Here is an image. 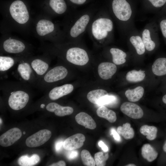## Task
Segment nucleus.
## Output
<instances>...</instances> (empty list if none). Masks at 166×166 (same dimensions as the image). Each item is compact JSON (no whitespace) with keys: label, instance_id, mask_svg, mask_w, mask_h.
<instances>
[{"label":"nucleus","instance_id":"obj_14","mask_svg":"<svg viewBox=\"0 0 166 166\" xmlns=\"http://www.w3.org/2000/svg\"><path fill=\"white\" fill-rule=\"evenodd\" d=\"M46 8L54 14L61 15L69 13L70 6L66 0H46L43 4Z\"/></svg>","mask_w":166,"mask_h":166},{"label":"nucleus","instance_id":"obj_33","mask_svg":"<svg viewBox=\"0 0 166 166\" xmlns=\"http://www.w3.org/2000/svg\"><path fill=\"white\" fill-rule=\"evenodd\" d=\"M142 39L146 49L148 51L153 50L156 46L155 42L151 39L150 33L147 29H144L142 33Z\"/></svg>","mask_w":166,"mask_h":166},{"label":"nucleus","instance_id":"obj_22","mask_svg":"<svg viewBox=\"0 0 166 166\" xmlns=\"http://www.w3.org/2000/svg\"><path fill=\"white\" fill-rule=\"evenodd\" d=\"M153 73L157 76L166 74V58L161 57L156 59L152 66Z\"/></svg>","mask_w":166,"mask_h":166},{"label":"nucleus","instance_id":"obj_2","mask_svg":"<svg viewBox=\"0 0 166 166\" xmlns=\"http://www.w3.org/2000/svg\"><path fill=\"white\" fill-rule=\"evenodd\" d=\"M30 85L20 81L1 82L0 90L6 97L12 109L18 111L25 108L30 99L33 90Z\"/></svg>","mask_w":166,"mask_h":166},{"label":"nucleus","instance_id":"obj_9","mask_svg":"<svg viewBox=\"0 0 166 166\" xmlns=\"http://www.w3.org/2000/svg\"><path fill=\"white\" fill-rule=\"evenodd\" d=\"M9 10L12 18L19 24H25L29 19L27 6L22 0H15L11 2L9 6Z\"/></svg>","mask_w":166,"mask_h":166},{"label":"nucleus","instance_id":"obj_16","mask_svg":"<svg viewBox=\"0 0 166 166\" xmlns=\"http://www.w3.org/2000/svg\"><path fill=\"white\" fill-rule=\"evenodd\" d=\"M24 56L12 57L1 55L0 56V75L2 77L6 76L8 71L15 65Z\"/></svg>","mask_w":166,"mask_h":166},{"label":"nucleus","instance_id":"obj_15","mask_svg":"<svg viewBox=\"0 0 166 166\" xmlns=\"http://www.w3.org/2000/svg\"><path fill=\"white\" fill-rule=\"evenodd\" d=\"M22 133L18 128H13L2 134L0 137V145L3 147L11 146L21 137Z\"/></svg>","mask_w":166,"mask_h":166},{"label":"nucleus","instance_id":"obj_49","mask_svg":"<svg viewBox=\"0 0 166 166\" xmlns=\"http://www.w3.org/2000/svg\"><path fill=\"white\" fill-rule=\"evenodd\" d=\"M25 133H26V132H23V133L24 134H25Z\"/></svg>","mask_w":166,"mask_h":166},{"label":"nucleus","instance_id":"obj_26","mask_svg":"<svg viewBox=\"0 0 166 166\" xmlns=\"http://www.w3.org/2000/svg\"><path fill=\"white\" fill-rule=\"evenodd\" d=\"M113 63L115 65H120L126 62L127 55L125 52L117 48H112L109 50Z\"/></svg>","mask_w":166,"mask_h":166},{"label":"nucleus","instance_id":"obj_8","mask_svg":"<svg viewBox=\"0 0 166 166\" xmlns=\"http://www.w3.org/2000/svg\"><path fill=\"white\" fill-rule=\"evenodd\" d=\"M2 52L17 56H30L29 47L19 40L9 38L4 40L1 46Z\"/></svg>","mask_w":166,"mask_h":166},{"label":"nucleus","instance_id":"obj_35","mask_svg":"<svg viewBox=\"0 0 166 166\" xmlns=\"http://www.w3.org/2000/svg\"><path fill=\"white\" fill-rule=\"evenodd\" d=\"M81 157L84 165L88 166H95L96 165L95 160L88 151L83 150L81 152Z\"/></svg>","mask_w":166,"mask_h":166},{"label":"nucleus","instance_id":"obj_34","mask_svg":"<svg viewBox=\"0 0 166 166\" xmlns=\"http://www.w3.org/2000/svg\"><path fill=\"white\" fill-rule=\"evenodd\" d=\"M118 99L115 95H106L101 98L98 101L97 105L99 106H112L116 104Z\"/></svg>","mask_w":166,"mask_h":166},{"label":"nucleus","instance_id":"obj_1","mask_svg":"<svg viewBox=\"0 0 166 166\" xmlns=\"http://www.w3.org/2000/svg\"><path fill=\"white\" fill-rule=\"evenodd\" d=\"M99 9L93 6L80 10L70 11L63 30L65 41L67 42H80Z\"/></svg>","mask_w":166,"mask_h":166},{"label":"nucleus","instance_id":"obj_46","mask_svg":"<svg viewBox=\"0 0 166 166\" xmlns=\"http://www.w3.org/2000/svg\"><path fill=\"white\" fill-rule=\"evenodd\" d=\"M163 149L164 151L166 153V140L165 141L163 145Z\"/></svg>","mask_w":166,"mask_h":166},{"label":"nucleus","instance_id":"obj_24","mask_svg":"<svg viewBox=\"0 0 166 166\" xmlns=\"http://www.w3.org/2000/svg\"><path fill=\"white\" fill-rule=\"evenodd\" d=\"M144 92V88L140 86L137 87L133 89H128L125 92V94L128 99L131 102L139 101L143 97Z\"/></svg>","mask_w":166,"mask_h":166},{"label":"nucleus","instance_id":"obj_17","mask_svg":"<svg viewBox=\"0 0 166 166\" xmlns=\"http://www.w3.org/2000/svg\"><path fill=\"white\" fill-rule=\"evenodd\" d=\"M121 112L129 117L138 119L143 116L144 112L142 109L134 103L126 102L123 103L120 108Z\"/></svg>","mask_w":166,"mask_h":166},{"label":"nucleus","instance_id":"obj_43","mask_svg":"<svg viewBox=\"0 0 166 166\" xmlns=\"http://www.w3.org/2000/svg\"><path fill=\"white\" fill-rule=\"evenodd\" d=\"M98 144L99 146L101 147L102 149L104 152H106L108 151V147L102 141H100L98 143Z\"/></svg>","mask_w":166,"mask_h":166},{"label":"nucleus","instance_id":"obj_12","mask_svg":"<svg viewBox=\"0 0 166 166\" xmlns=\"http://www.w3.org/2000/svg\"><path fill=\"white\" fill-rule=\"evenodd\" d=\"M74 89L70 84H65L60 86L53 87L46 91L45 99L55 101L71 93Z\"/></svg>","mask_w":166,"mask_h":166},{"label":"nucleus","instance_id":"obj_29","mask_svg":"<svg viewBox=\"0 0 166 166\" xmlns=\"http://www.w3.org/2000/svg\"><path fill=\"white\" fill-rule=\"evenodd\" d=\"M40 157L37 154L33 155L31 157L23 155L18 159V164L21 166H31L37 163L40 160Z\"/></svg>","mask_w":166,"mask_h":166},{"label":"nucleus","instance_id":"obj_13","mask_svg":"<svg viewBox=\"0 0 166 166\" xmlns=\"http://www.w3.org/2000/svg\"><path fill=\"white\" fill-rule=\"evenodd\" d=\"M51 132L47 129L40 130L28 137L26 141V145L33 148L42 145L50 138Z\"/></svg>","mask_w":166,"mask_h":166},{"label":"nucleus","instance_id":"obj_11","mask_svg":"<svg viewBox=\"0 0 166 166\" xmlns=\"http://www.w3.org/2000/svg\"><path fill=\"white\" fill-rule=\"evenodd\" d=\"M27 58L35 74L38 83L50 68V60L44 56H30Z\"/></svg>","mask_w":166,"mask_h":166},{"label":"nucleus","instance_id":"obj_39","mask_svg":"<svg viewBox=\"0 0 166 166\" xmlns=\"http://www.w3.org/2000/svg\"><path fill=\"white\" fill-rule=\"evenodd\" d=\"M160 27L164 38L166 40V18H162L159 23Z\"/></svg>","mask_w":166,"mask_h":166},{"label":"nucleus","instance_id":"obj_21","mask_svg":"<svg viewBox=\"0 0 166 166\" xmlns=\"http://www.w3.org/2000/svg\"><path fill=\"white\" fill-rule=\"evenodd\" d=\"M75 120L79 124L85 127L86 128L94 129L96 127V124L91 117L85 112H80L75 116Z\"/></svg>","mask_w":166,"mask_h":166},{"label":"nucleus","instance_id":"obj_19","mask_svg":"<svg viewBox=\"0 0 166 166\" xmlns=\"http://www.w3.org/2000/svg\"><path fill=\"white\" fill-rule=\"evenodd\" d=\"M43 109H45L49 112L54 113L55 115L59 117H63L70 115L72 114L73 109L72 107L69 106H62L55 102H51L45 104Z\"/></svg>","mask_w":166,"mask_h":166},{"label":"nucleus","instance_id":"obj_4","mask_svg":"<svg viewBox=\"0 0 166 166\" xmlns=\"http://www.w3.org/2000/svg\"><path fill=\"white\" fill-rule=\"evenodd\" d=\"M77 42H67L66 44L56 45V49L49 50L51 53H57L64 57L68 62L78 65H84L89 61L87 52L83 48L76 44Z\"/></svg>","mask_w":166,"mask_h":166},{"label":"nucleus","instance_id":"obj_36","mask_svg":"<svg viewBox=\"0 0 166 166\" xmlns=\"http://www.w3.org/2000/svg\"><path fill=\"white\" fill-rule=\"evenodd\" d=\"M109 157L108 153L105 155L102 152H98L94 155V159L96 165L97 166H105L106 161Z\"/></svg>","mask_w":166,"mask_h":166},{"label":"nucleus","instance_id":"obj_38","mask_svg":"<svg viewBox=\"0 0 166 166\" xmlns=\"http://www.w3.org/2000/svg\"><path fill=\"white\" fill-rule=\"evenodd\" d=\"M156 8L164 7L166 4V0H147Z\"/></svg>","mask_w":166,"mask_h":166},{"label":"nucleus","instance_id":"obj_30","mask_svg":"<svg viewBox=\"0 0 166 166\" xmlns=\"http://www.w3.org/2000/svg\"><path fill=\"white\" fill-rule=\"evenodd\" d=\"M140 131L141 133L146 136L148 140H153L156 137L157 129L154 126L143 125L141 127Z\"/></svg>","mask_w":166,"mask_h":166},{"label":"nucleus","instance_id":"obj_25","mask_svg":"<svg viewBox=\"0 0 166 166\" xmlns=\"http://www.w3.org/2000/svg\"><path fill=\"white\" fill-rule=\"evenodd\" d=\"M141 154L143 158L148 162H151L156 158L158 153L150 144H146L142 147Z\"/></svg>","mask_w":166,"mask_h":166},{"label":"nucleus","instance_id":"obj_40","mask_svg":"<svg viewBox=\"0 0 166 166\" xmlns=\"http://www.w3.org/2000/svg\"><path fill=\"white\" fill-rule=\"evenodd\" d=\"M67 154V157L69 160H73L75 159L78 156L77 151L74 150H70Z\"/></svg>","mask_w":166,"mask_h":166},{"label":"nucleus","instance_id":"obj_20","mask_svg":"<svg viewBox=\"0 0 166 166\" xmlns=\"http://www.w3.org/2000/svg\"><path fill=\"white\" fill-rule=\"evenodd\" d=\"M117 67L116 65L109 62H102L98 66V72L100 77L104 80L112 78L116 73Z\"/></svg>","mask_w":166,"mask_h":166},{"label":"nucleus","instance_id":"obj_44","mask_svg":"<svg viewBox=\"0 0 166 166\" xmlns=\"http://www.w3.org/2000/svg\"><path fill=\"white\" fill-rule=\"evenodd\" d=\"M51 166H65L66 164L65 161L61 160L56 163H54L50 165Z\"/></svg>","mask_w":166,"mask_h":166},{"label":"nucleus","instance_id":"obj_37","mask_svg":"<svg viewBox=\"0 0 166 166\" xmlns=\"http://www.w3.org/2000/svg\"><path fill=\"white\" fill-rule=\"evenodd\" d=\"M71 6L75 7L85 4L91 0H66Z\"/></svg>","mask_w":166,"mask_h":166},{"label":"nucleus","instance_id":"obj_28","mask_svg":"<svg viewBox=\"0 0 166 166\" xmlns=\"http://www.w3.org/2000/svg\"><path fill=\"white\" fill-rule=\"evenodd\" d=\"M145 76L144 71L141 70L139 71L133 70L127 73L126 78V80L129 82H137L143 81Z\"/></svg>","mask_w":166,"mask_h":166},{"label":"nucleus","instance_id":"obj_42","mask_svg":"<svg viewBox=\"0 0 166 166\" xmlns=\"http://www.w3.org/2000/svg\"><path fill=\"white\" fill-rule=\"evenodd\" d=\"M111 134L112 135L114 139L117 141H120L121 140V137L117 132L113 128L111 130Z\"/></svg>","mask_w":166,"mask_h":166},{"label":"nucleus","instance_id":"obj_6","mask_svg":"<svg viewBox=\"0 0 166 166\" xmlns=\"http://www.w3.org/2000/svg\"><path fill=\"white\" fill-rule=\"evenodd\" d=\"M27 57H22L18 62L14 75L19 81L36 88L38 80Z\"/></svg>","mask_w":166,"mask_h":166},{"label":"nucleus","instance_id":"obj_45","mask_svg":"<svg viewBox=\"0 0 166 166\" xmlns=\"http://www.w3.org/2000/svg\"><path fill=\"white\" fill-rule=\"evenodd\" d=\"M163 102L166 104V94L163 96L162 98Z\"/></svg>","mask_w":166,"mask_h":166},{"label":"nucleus","instance_id":"obj_10","mask_svg":"<svg viewBox=\"0 0 166 166\" xmlns=\"http://www.w3.org/2000/svg\"><path fill=\"white\" fill-rule=\"evenodd\" d=\"M111 8L115 17L120 21H126L130 18L132 10L127 0H112Z\"/></svg>","mask_w":166,"mask_h":166},{"label":"nucleus","instance_id":"obj_47","mask_svg":"<svg viewBox=\"0 0 166 166\" xmlns=\"http://www.w3.org/2000/svg\"><path fill=\"white\" fill-rule=\"evenodd\" d=\"M126 166H136V165L133 164H127Z\"/></svg>","mask_w":166,"mask_h":166},{"label":"nucleus","instance_id":"obj_3","mask_svg":"<svg viewBox=\"0 0 166 166\" xmlns=\"http://www.w3.org/2000/svg\"><path fill=\"white\" fill-rule=\"evenodd\" d=\"M113 22L107 11L99 8L92 19L87 32L95 44L102 45L112 39Z\"/></svg>","mask_w":166,"mask_h":166},{"label":"nucleus","instance_id":"obj_7","mask_svg":"<svg viewBox=\"0 0 166 166\" xmlns=\"http://www.w3.org/2000/svg\"><path fill=\"white\" fill-rule=\"evenodd\" d=\"M36 30L37 34L41 36L48 34L52 35L58 43H61L65 41L63 31L49 20L46 19L40 20L36 25Z\"/></svg>","mask_w":166,"mask_h":166},{"label":"nucleus","instance_id":"obj_32","mask_svg":"<svg viewBox=\"0 0 166 166\" xmlns=\"http://www.w3.org/2000/svg\"><path fill=\"white\" fill-rule=\"evenodd\" d=\"M131 43L135 47L137 53L140 55L145 52V47L142 38L139 36H133L130 38Z\"/></svg>","mask_w":166,"mask_h":166},{"label":"nucleus","instance_id":"obj_41","mask_svg":"<svg viewBox=\"0 0 166 166\" xmlns=\"http://www.w3.org/2000/svg\"><path fill=\"white\" fill-rule=\"evenodd\" d=\"M63 142L62 140H59L56 142L55 144L56 151L58 152L61 151L63 146Z\"/></svg>","mask_w":166,"mask_h":166},{"label":"nucleus","instance_id":"obj_5","mask_svg":"<svg viewBox=\"0 0 166 166\" xmlns=\"http://www.w3.org/2000/svg\"><path fill=\"white\" fill-rule=\"evenodd\" d=\"M68 73V69L62 65L50 68L38 82L36 88L45 92L54 87L55 83L66 79Z\"/></svg>","mask_w":166,"mask_h":166},{"label":"nucleus","instance_id":"obj_31","mask_svg":"<svg viewBox=\"0 0 166 166\" xmlns=\"http://www.w3.org/2000/svg\"><path fill=\"white\" fill-rule=\"evenodd\" d=\"M108 94V92L103 89H97L91 90L87 94V97L91 103L97 105L99 99L102 97Z\"/></svg>","mask_w":166,"mask_h":166},{"label":"nucleus","instance_id":"obj_27","mask_svg":"<svg viewBox=\"0 0 166 166\" xmlns=\"http://www.w3.org/2000/svg\"><path fill=\"white\" fill-rule=\"evenodd\" d=\"M117 131L119 134L126 140L131 139L134 136V130L131 127L130 124L128 123L124 124L122 126L118 127L117 128Z\"/></svg>","mask_w":166,"mask_h":166},{"label":"nucleus","instance_id":"obj_18","mask_svg":"<svg viewBox=\"0 0 166 166\" xmlns=\"http://www.w3.org/2000/svg\"><path fill=\"white\" fill-rule=\"evenodd\" d=\"M85 139V137L83 134L80 133L75 134L64 141L63 148L69 151L79 148L83 145Z\"/></svg>","mask_w":166,"mask_h":166},{"label":"nucleus","instance_id":"obj_23","mask_svg":"<svg viewBox=\"0 0 166 166\" xmlns=\"http://www.w3.org/2000/svg\"><path fill=\"white\" fill-rule=\"evenodd\" d=\"M97 113L99 117L104 118L111 123L114 122L117 120L115 113L104 105L101 106L97 109Z\"/></svg>","mask_w":166,"mask_h":166},{"label":"nucleus","instance_id":"obj_48","mask_svg":"<svg viewBox=\"0 0 166 166\" xmlns=\"http://www.w3.org/2000/svg\"><path fill=\"white\" fill-rule=\"evenodd\" d=\"M163 8H164V10H165V11L166 12V4Z\"/></svg>","mask_w":166,"mask_h":166}]
</instances>
